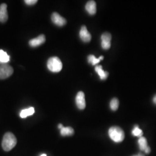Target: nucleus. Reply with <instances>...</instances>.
<instances>
[{"label":"nucleus","mask_w":156,"mask_h":156,"mask_svg":"<svg viewBox=\"0 0 156 156\" xmlns=\"http://www.w3.org/2000/svg\"><path fill=\"white\" fill-rule=\"evenodd\" d=\"M16 144V138L12 133L8 132L4 135L2 142V146L4 151H11Z\"/></svg>","instance_id":"f257e3e1"},{"label":"nucleus","mask_w":156,"mask_h":156,"mask_svg":"<svg viewBox=\"0 0 156 156\" xmlns=\"http://www.w3.org/2000/svg\"><path fill=\"white\" fill-rule=\"evenodd\" d=\"M108 134L110 138L116 143L122 142L125 137L123 129L117 126H113L109 128Z\"/></svg>","instance_id":"f03ea898"},{"label":"nucleus","mask_w":156,"mask_h":156,"mask_svg":"<svg viewBox=\"0 0 156 156\" xmlns=\"http://www.w3.org/2000/svg\"><path fill=\"white\" fill-rule=\"evenodd\" d=\"M47 66L50 71L53 73H58L62 69V64L58 57H52L48 60Z\"/></svg>","instance_id":"7ed1b4c3"},{"label":"nucleus","mask_w":156,"mask_h":156,"mask_svg":"<svg viewBox=\"0 0 156 156\" xmlns=\"http://www.w3.org/2000/svg\"><path fill=\"white\" fill-rule=\"evenodd\" d=\"M13 73V68L8 64L0 66V79H5L11 76Z\"/></svg>","instance_id":"20e7f679"},{"label":"nucleus","mask_w":156,"mask_h":156,"mask_svg":"<svg viewBox=\"0 0 156 156\" xmlns=\"http://www.w3.org/2000/svg\"><path fill=\"white\" fill-rule=\"evenodd\" d=\"M111 34L105 33L101 35V46L105 50L109 49L111 46Z\"/></svg>","instance_id":"39448f33"},{"label":"nucleus","mask_w":156,"mask_h":156,"mask_svg":"<svg viewBox=\"0 0 156 156\" xmlns=\"http://www.w3.org/2000/svg\"><path fill=\"white\" fill-rule=\"evenodd\" d=\"M51 20L56 26L62 27L64 26L66 23V20L62 16H60L58 13L53 12L51 15Z\"/></svg>","instance_id":"423d86ee"},{"label":"nucleus","mask_w":156,"mask_h":156,"mask_svg":"<svg viewBox=\"0 0 156 156\" xmlns=\"http://www.w3.org/2000/svg\"><path fill=\"white\" fill-rule=\"evenodd\" d=\"M76 104L78 108L80 110H83L86 108L85 96L83 91H79L76 96Z\"/></svg>","instance_id":"0eeeda50"},{"label":"nucleus","mask_w":156,"mask_h":156,"mask_svg":"<svg viewBox=\"0 0 156 156\" xmlns=\"http://www.w3.org/2000/svg\"><path fill=\"white\" fill-rule=\"evenodd\" d=\"M79 36L80 39H82V41L84 42H89L91 39V35L88 31L87 27L85 26H83L80 30L79 32Z\"/></svg>","instance_id":"6e6552de"},{"label":"nucleus","mask_w":156,"mask_h":156,"mask_svg":"<svg viewBox=\"0 0 156 156\" xmlns=\"http://www.w3.org/2000/svg\"><path fill=\"white\" fill-rule=\"evenodd\" d=\"M45 41H46V38L45 35L44 34H41L38 37L31 39L29 41V45L33 48H35L43 44L44 43H45Z\"/></svg>","instance_id":"1a4fd4ad"},{"label":"nucleus","mask_w":156,"mask_h":156,"mask_svg":"<svg viewBox=\"0 0 156 156\" xmlns=\"http://www.w3.org/2000/svg\"><path fill=\"white\" fill-rule=\"evenodd\" d=\"M8 15L7 12V5L2 4L0 5V22L5 23L8 20Z\"/></svg>","instance_id":"9d476101"},{"label":"nucleus","mask_w":156,"mask_h":156,"mask_svg":"<svg viewBox=\"0 0 156 156\" xmlns=\"http://www.w3.org/2000/svg\"><path fill=\"white\" fill-rule=\"evenodd\" d=\"M86 10L91 15H94L97 12V5L94 1H89L87 2L86 6Z\"/></svg>","instance_id":"9b49d317"},{"label":"nucleus","mask_w":156,"mask_h":156,"mask_svg":"<svg viewBox=\"0 0 156 156\" xmlns=\"http://www.w3.org/2000/svg\"><path fill=\"white\" fill-rule=\"evenodd\" d=\"M95 70L96 73H97L100 76L101 80H105L108 78L109 73L106 71H104L102 69V67L101 66H96L95 68Z\"/></svg>","instance_id":"f8f14e48"},{"label":"nucleus","mask_w":156,"mask_h":156,"mask_svg":"<svg viewBox=\"0 0 156 156\" xmlns=\"http://www.w3.org/2000/svg\"><path fill=\"white\" fill-rule=\"evenodd\" d=\"M35 112V109L33 107H30L27 109H24L22 110L20 113V117L24 119L28 116H31L33 115Z\"/></svg>","instance_id":"ddd939ff"},{"label":"nucleus","mask_w":156,"mask_h":156,"mask_svg":"<svg viewBox=\"0 0 156 156\" xmlns=\"http://www.w3.org/2000/svg\"><path fill=\"white\" fill-rule=\"evenodd\" d=\"M60 134L62 136H72L74 134V130L71 127H63L60 129Z\"/></svg>","instance_id":"4468645a"},{"label":"nucleus","mask_w":156,"mask_h":156,"mask_svg":"<svg viewBox=\"0 0 156 156\" xmlns=\"http://www.w3.org/2000/svg\"><path fill=\"white\" fill-rule=\"evenodd\" d=\"M104 59L103 56H100L99 58H96L94 55H89L87 57L88 62L90 64H91L93 66H95L99 63L101 60Z\"/></svg>","instance_id":"2eb2a0df"},{"label":"nucleus","mask_w":156,"mask_h":156,"mask_svg":"<svg viewBox=\"0 0 156 156\" xmlns=\"http://www.w3.org/2000/svg\"><path fill=\"white\" fill-rule=\"evenodd\" d=\"M138 143L139 145V148L141 151H145V149L148 146L147 140L144 136H141L139 138V140H138Z\"/></svg>","instance_id":"dca6fc26"},{"label":"nucleus","mask_w":156,"mask_h":156,"mask_svg":"<svg viewBox=\"0 0 156 156\" xmlns=\"http://www.w3.org/2000/svg\"><path fill=\"white\" fill-rule=\"evenodd\" d=\"M10 60V57L4 50H0V62L5 63Z\"/></svg>","instance_id":"f3484780"},{"label":"nucleus","mask_w":156,"mask_h":156,"mask_svg":"<svg viewBox=\"0 0 156 156\" xmlns=\"http://www.w3.org/2000/svg\"><path fill=\"white\" fill-rule=\"evenodd\" d=\"M119 105V101L116 98H114L110 102V107L112 111H116Z\"/></svg>","instance_id":"a211bd4d"},{"label":"nucleus","mask_w":156,"mask_h":156,"mask_svg":"<svg viewBox=\"0 0 156 156\" xmlns=\"http://www.w3.org/2000/svg\"><path fill=\"white\" fill-rule=\"evenodd\" d=\"M132 134L135 136H138L140 138L143 135V131L139 128L138 126H135L132 131Z\"/></svg>","instance_id":"6ab92c4d"},{"label":"nucleus","mask_w":156,"mask_h":156,"mask_svg":"<svg viewBox=\"0 0 156 156\" xmlns=\"http://www.w3.org/2000/svg\"><path fill=\"white\" fill-rule=\"evenodd\" d=\"M24 2L28 5H33L35 4H37L38 1L37 0H26Z\"/></svg>","instance_id":"aec40b11"},{"label":"nucleus","mask_w":156,"mask_h":156,"mask_svg":"<svg viewBox=\"0 0 156 156\" xmlns=\"http://www.w3.org/2000/svg\"><path fill=\"white\" fill-rule=\"evenodd\" d=\"M144 151H145V153L149 154V153L151 152V148H150V147H149V146H147V148L145 149Z\"/></svg>","instance_id":"412c9836"},{"label":"nucleus","mask_w":156,"mask_h":156,"mask_svg":"<svg viewBox=\"0 0 156 156\" xmlns=\"http://www.w3.org/2000/svg\"><path fill=\"white\" fill-rule=\"evenodd\" d=\"M153 103H154V104H156V94L154 96V97H153Z\"/></svg>","instance_id":"4be33fe9"},{"label":"nucleus","mask_w":156,"mask_h":156,"mask_svg":"<svg viewBox=\"0 0 156 156\" xmlns=\"http://www.w3.org/2000/svg\"><path fill=\"white\" fill-rule=\"evenodd\" d=\"M63 127H64V126H63V125H62V124H60L58 125V128H59L60 129H61Z\"/></svg>","instance_id":"5701e85b"},{"label":"nucleus","mask_w":156,"mask_h":156,"mask_svg":"<svg viewBox=\"0 0 156 156\" xmlns=\"http://www.w3.org/2000/svg\"><path fill=\"white\" fill-rule=\"evenodd\" d=\"M145 156L144 154H140H140H136V155H134V156Z\"/></svg>","instance_id":"b1692460"},{"label":"nucleus","mask_w":156,"mask_h":156,"mask_svg":"<svg viewBox=\"0 0 156 156\" xmlns=\"http://www.w3.org/2000/svg\"><path fill=\"white\" fill-rule=\"evenodd\" d=\"M41 156H46V154H42Z\"/></svg>","instance_id":"393cba45"}]
</instances>
